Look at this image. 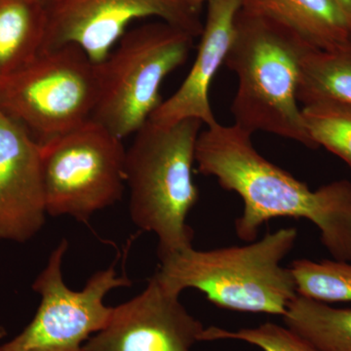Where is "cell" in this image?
I'll return each mask as SVG.
<instances>
[{
	"label": "cell",
	"mask_w": 351,
	"mask_h": 351,
	"mask_svg": "<svg viewBox=\"0 0 351 351\" xmlns=\"http://www.w3.org/2000/svg\"><path fill=\"white\" fill-rule=\"evenodd\" d=\"M252 135L235 124L217 122L200 132L196 143L198 172L215 178L243 202L235 221L237 237L255 241L271 219H306L317 228L332 260L351 262V182L338 180L313 191L265 158Z\"/></svg>",
	"instance_id": "cell-1"
},
{
	"label": "cell",
	"mask_w": 351,
	"mask_h": 351,
	"mask_svg": "<svg viewBox=\"0 0 351 351\" xmlns=\"http://www.w3.org/2000/svg\"><path fill=\"white\" fill-rule=\"evenodd\" d=\"M313 48L276 21L240 9L225 61L239 80L230 107L233 124L251 134L265 132L317 149L297 97L302 59Z\"/></svg>",
	"instance_id": "cell-2"
},
{
	"label": "cell",
	"mask_w": 351,
	"mask_h": 351,
	"mask_svg": "<svg viewBox=\"0 0 351 351\" xmlns=\"http://www.w3.org/2000/svg\"><path fill=\"white\" fill-rule=\"evenodd\" d=\"M297 239V228H282L242 246H191L159 258L154 274L176 294L193 289L221 308L283 317L298 295L292 270L282 265Z\"/></svg>",
	"instance_id": "cell-3"
},
{
	"label": "cell",
	"mask_w": 351,
	"mask_h": 351,
	"mask_svg": "<svg viewBox=\"0 0 351 351\" xmlns=\"http://www.w3.org/2000/svg\"><path fill=\"white\" fill-rule=\"evenodd\" d=\"M202 124L149 120L126 149L129 215L138 228L156 235L159 258L193 246L188 219L199 198L193 170Z\"/></svg>",
	"instance_id": "cell-4"
},
{
	"label": "cell",
	"mask_w": 351,
	"mask_h": 351,
	"mask_svg": "<svg viewBox=\"0 0 351 351\" xmlns=\"http://www.w3.org/2000/svg\"><path fill=\"white\" fill-rule=\"evenodd\" d=\"M195 38L161 20L129 29L96 64L98 95L92 120L122 140L137 133L162 104L161 85L186 63Z\"/></svg>",
	"instance_id": "cell-5"
},
{
	"label": "cell",
	"mask_w": 351,
	"mask_h": 351,
	"mask_svg": "<svg viewBox=\"0 0 351 351\" xmlns=\"http://www.w3.org/2000/svg\"><path fill=\"white\" fill-rule=\"evenodd\" d=\"M97 95L96 64L69 44L0 80V112L43 145L91 120Z\"/></svg>",
	"instance_id": "cell-6"
},
{
	"label": "cell",
	"mask_w": 351,
	"mask_h": 351,
	"mask_svg": "<svg viewBox=\"0 0 351 351\" xmlns=\"http://www.w3.org/2000/svg\"><path fill=\"white\" fill-rule=\"evenodd\" d=\"M122 141L91 119L41 145L48 216L85 223L121 199L126 186Z\"/></svg>",
	"instance_id": "cell-7"
},
{
	"label": "cell",
	"mask_w": 351,
	"mask_h": 351,
	"mask_svg": "<svg viewBox=\"0 0 351 351\" xmlns=\"http://www.w3.org/2000/svg\"><path fill=\"white\" fill-rule=\"evenodd\" d=\"M66 239L51 252L45 267L36 276L32 290L40 302L31 322L0 351H85V343L105 327L112 306L106 298L115 289L129 287L130 279L119 276L114 265L90 276L82 290H73L64 278Z\"/></svg>",
	"instance_id": "cell-8"
},
{
	"label": "cell",
	"mask_w": 351,
	"mask_h": 351,
	"mask_svg": "<svg viewBox=\"0 0 351 351\" xmlns=\"http://www.w3.org/2000/svg\"><path fill=\"white\" fill-rule=\"evenodd\" d=\"M47 29L41 52L62 46L82 48L94 64L112 52L132 23L156 18L200 36L199 16L174 0H45Z\"/></svg>",
	"instance_id": "cell-9"
},
{
	"label": "cell",
	"mask_w": 351,
	"mask_h": 351,
	"mask_svg": "<svg viewBox=\"0 0 351 351\" xmlns=\"http://www.w3.org/2000/svg\"><path fill=\"white\" fill-rule=\"evenodd\" d=\"M156 274L142 292L119 306L85 351H191L205 327Z\"/></svg>",
	"instance_id": "cell-10"
},
{
	"label": "cell",
	"mask_w": 351,
	"mask_h": 351,
	"mask_svg": "<svg viewBox=\"0 0 351 351\" xmlns=\"http://www.w3.org/2000/svg\"><path fill=\"white\" fill-rule=\"evenodd\" d=\"M47 216L41 145L0 112V241H29Z\"/></svg>",
	"instance_id": "cell-11"
},
{
	"label": "cell",
	"mask_w": 351,
	"mask_h": 351,
	"mask_svg": "<svg viewBox=\"0 0 351 351\" xmlns=\"http://www.w3.org/2000/svg\"><path fill=\"white\" fill-rule=\"evenodd\" d=\"M241 6V0L208 1L195 63L179 89L162 101L149 120L170 124L193 119L206 127L218 122L210 103V88L219 68L225 64Z\"/></svg>",
	"instance_id": "cell-12"
},
{
	"label": "cell",
	"mask_w": 351,
	"mask_h": 351,
	"mask_svg": "<svg viewBox=\"0 0 351 351\" xmlns=\"http://www.w3.org/2000/svg\"><path fill=\"white\" fill-rule=\"evenodd\" d=\"M241 8L276 21L316 49L351 43V23L336 0H241Z\"/></svg>",
	"instance_id": "cell-13"
},
{
	"label": "cell",
	"mask_w": 351,
	"mask_h": 351,
	"mask_svg": "<svg viewBox=\"0 0 351 351\" xmlns=\"http://www.w3.org/2000/svg\"><path fill=\"white\" fill-rule=\"evenodd\" d=\"M46 29L45 0H0V80L40 54Z\"/></svg>",
	"instance_id": "cell-14"
},
{
	"label": "cell",
	"mask_w": 351,
	"mask_h": 351,
	"mask_svg": "<svg viewBox=\"0 0 351 351\" xmlns=\"http://www.w3.org/2000/svg\"><path fill=\"white\" fill-rule=\"evenodd\" d=\"M297 97L304 106L318 101L351 106V43L336 50H309L302 59Z\"/></svg>",
	"instance_id": "cell-15"
},
{
	"label": "cell",
	"mask_w": 351,
	"mask_h": 351,
	"mask_svg": "<svg viewBox=\"0 0 351 351\" xmlns=\"http://www.w3.org/2000/svg\"><path fill=\"white\" fill-rule=\"evenodd\" d=\"M284 324L320 351H351V307H336L298 295Z\"/></svg>",
	"instance_id": "cell-16"
},
{
	"label": "cell",
	"mask_w": 351,
	"mask_h": 351,
	"mask_svg": "<svg viewBox=\"0 0 351 351\" xmlns=\"http://www.w3.org/2000/svg\"><path fill=\"white\" fill-rule=\"evenodd\" d=\"M289 267L298 295L331 304L351 302V262L298 258Z\"/></svg>",
	"instance_id": "cell-17"
},
{
	"label": "cell",
	"mask_w": 351,
	"mask_h": 351,
	"mask_svg": "<svg viewBox=\"0 0 351 351\" xmlns=\"http://www.w3.org/2000/svg\"><path fill=\"white\" fill-rule=\"evenodd\" d=\"M302 114L316 147H324L351 167V106L318 101L304 106Z\"/></svg>",
	"instance_id": "cell-18"
},
{
	"label": "cell",
	"mask_w": 351,
	"mask_h": 351,
	"mask_svg": "<svg viewBox=\"0 0 351 351\" xmlns=\"http://www.w3.org/2000/svg\"><path fill=\"white\" fill-rule=\"evenodd\" d=\"M244 341L257 346L262 351H320L292 329L276 323L267 322L257 327L241 328L237 331L219 327H207L203 332L201 341Z\"/></svg>",
	"instance_id": "cell-19"
},
{
	"label": "cell",
	"mask_w": 351,
	"mask_h": 351,
	"mask_svg": "<svg viewBox=\"0 0 351 351\" xmlns=\"http://www.w3.org/2000/svg\"><path fill=\"white\" fill-rule=\"evenodd\" d=\"M174 1L188 12L199 16L201 8L207 4L209 0H174Z\"/></svg>",
	"instance_id": "cell-20"
},
{
	"label": "cell",
	"mask_w": 351,
	"mask_h": 351,
	"mask_svg": "<svg viewBox=\"0 0 351 351\" xmlns=\"http://www.w3.org/2000/svg\"><path fill=\"white\" fill-rule=\"evenodd\" d=\"M336 1L343 9V12L348 16V20L351 23V0H336Z\"/></svg>",
	"instance_id": "cell-21"
},
{
	"label": "cell",
	"mask_w": 351,
	"mask_h": 351,
	"mask_svg": "<svg viewBox=\"0 0 351 351\" xmlns=\"http://www.w3.org/2000/svg\"><path fill=\"white\" fill-rule=\"evenodd\" d=\"M7 335L6 329L3 326H0V339H3Z\"/></svg>",
	"instance_id": "cell-22"
}]
</instances>
